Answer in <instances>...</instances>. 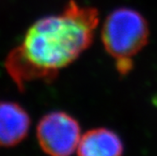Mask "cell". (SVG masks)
<instances>
[{
	"label": "cell",
	"mask_w": 157,
	"mask_h": 156,
	"mask_svg": "<svg viewBox=\"0 0 157 156\" xmlns=\"http://www.w3.org/2000/svg\"><path fill=\"white\" fill-rule=\"evenodd\" d=\"M149 36L150 28L145 17L127 7L110 12L102 29L104 47L116 60L132 59L147 45Z\"/></svg>",
	"instance_id": "cell-2"
},
{
	"label": "cell",
	"mask_w": 157,
	"mask_h": 156,
	"mask_svg": "<svg viewBox=\"0 0 157 156\" xmlns=\"http://www.w3.org/2000/svg\"><path fill=\"white\" fill-rule=\"evenodd\" d=\"M29 127L30 118L22 106L11 102H0V146L19 144Z\"/></svg>",
	"instance_id": "cell-4"
},
{
	"label": "cell",
	"mask_w": 157,
	"mask_h": 156,
	"mask_svg": "<svg viewBox=\"0 0 157 156\" xmlns=\"http://www.w3.org/2000/svg\"><path fill=\"white\" fill-rule=\"evenodd\" d=\"M134 67L133 64V60L132 59H120V60H116V68L118 70V72L122 74L125 75L127 74H129L132 69Z\"/></svg>",
	"instance_id": "cell-6"
},
{
	"label": "cell",
	"mask_w": 157,
	"mask_h": 156,
	"mask_svg": "<svg viewBox=\"0 0 157 156\" xmlns=\"http://www.w3.org/2000/svg\"><path fill=\"white\" fill-rule=\"evenodd\" d=\"M81 136L78 121L61 111L48 113L37 127L39 144L49 156H71L76 151Z\"/></svg>",
	"instance_id": "cell-3"
},
{
	"label": "cell",
	"mask_w": 157,
	"mask_h": 156,
	"mask_svg": "<svg viewBox=\"0 0 157 156\" xmlns=\"http://www.w3.org/2000/svg\"><path fill=\"white\" fill-rule=\"evenodd\" d=\"M121 138L112 130L96 128L85 133L76 150L77 156H122Z\"/></svg>",
	"instance_id": "cell-5"
},
{
	"label": "cell",
	"mask_w": 157,
	"mask_h": 156,
	"mask_svg": "<svg viewBox=\"0 0 157 156\" xmlns=\"http://www.w3.org/2000/svg\"><path fill=\"white\" fill-rule=\"evenodd\" d=\"M98 10L70 1L56 15L41 18L6 59V69L20 90L34 80L50 82L92 44Z\"/></svg>",
	"instance_id": "cell-1"
}]
</instances>
